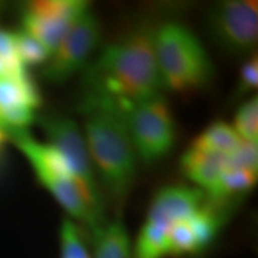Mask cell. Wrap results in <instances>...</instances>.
Instances as JSON below:
<instances>
[{"label": "cell", "instance_id": "obj_12", "mask_svg": "<svg viewBox=\"0 0 258 258\" xmlns=\"http://www.w3.org/2000/svg\"><path fill=\"white\" fill-rule=\"evenodd\" d=\"M90 239L92 258H133V244L120 218L106 221Z\"/></svg>", "mask_w": 258, "mask_h": 258}, {"label": "cell", "instance_id": "obj_3", "mask_svg": "<svg viewBox=\"0 0 258 258\" xmlns=\"http://www.w3.org/2000/svg\"><path fill=\"white\" fill-rule=\"evenodd\" d=\"M154 49L163 90L191 93L213 82L215 69L201 40L186 25L165 22L154 30Z\"/></svg>", "mask_w": 258, "mask_h": 258}, {"label": "cell", "instance_id": "obj_14", "mask_svg": "<svg viewBox=\"0 0 258 258\" xmlns=\"http://www.w3.org/2000/svg\"><path fill=\"white\" fill-rule=\"evenodd\" d=\"M60 258H92L86 234L76 222L63 218L59 232Z\"/></svg>", "mask_w": 258, "mask_h": 258}, {"label": "cell", "instance_id": "obj_11", "mask_svg": "<svg viewBox=\"0 0 258 258\" xmlns=\"http://www.w3.org/2000/svg\"><path fill=\"white\" fill-rule=\"evenodd\" d=\"M234 156H225L189 146L180 158L179 165L183 175L192 183V186L202 190L207 198H211L221 177L233 163Z\"/></svg>", "mask_w": 258, "mask_h": 258}, {"label": "cell", "instance_id": "obj_16", "mask_svg": "<svg viewBox=\"0 0 258 258\" xmlns=\"http://www.w3.org/2000/svg\"><path fill=\"white\" fill-rule=\"evenodd\" d=\"M16 50L19 62L24 69L30 66H43L49 59L50 53L40 41L22 29L14 31Z\"/></svg>", "mask_w": 258, "mask_h": 258}, {"label": "cell", "instance_id": "obj_9", "mask_svg": "<svg viewBox=\"0 0 258 258\" xmlns=\"http://www.w3.org/2000/svg\"><path fill=\"white\" fill-rule=\"evenodd\" d=\"M101 40V22L90 6L76 19L42 66V77L50 84L66 83L85 69L98 50Z\"/></svg>", "mask_w": 258, "mask_h": 258}, {"label": "cell", "instance_id": "obj_20", "mask_svg": "<svg viewBox=\"0 0 258 258\" xmlns=\"http://www.w3.org/2000/svg\"><path fill=\"white\" fill-rule=\"evenodd\" d=\"M28 73V71H15L9 66L8 63L4 62L0 59V79L8 78V77H16V76H22V74Z\"/></svg>", "mask_w": 258, "mask_h": 258}, {"label": "cell", "instance_id": "obj_18", "mask_svg": "<svg viewBox=\"0 0 258 258\" xmlns=\"http://www.w3.org/2000/svg\"><path fill=\"white\" fill-rule=\"evenodd\" d=\"M0 59L15 71H28L22 66L16 50L14 31L0 27Z\"/></svg>", "mask_w": 258, "mask_h": 258}, {"label": "cell", "instance_id": "obj_19", "mask_svg": "<svg viewBox=\"0 0 258 258\" xmlns=\"http://www.w3.org/2000/svg\"><path fill=\"white\" fill-rule=\"evenodd\" d=\"M10 143L9 134L5 131L0 129V172L5 165L6 151H8V144Z\"/></svg>", "mask_w": 258, "mask_h": 258}, {"label": "cell", "instance_id": "obj_2", "mask_svg": "<svg viewBox=\"0 0 258 258\" xmlns=\"http://www.w3.org/2000/svg\"><path fill=\"white\" fill-rule=\"evenodd\" d=\"M82 129L104 195L120 206L134 184L138 156L123 115L110 110L84 112Z\"/></svg>", "mask_w": 258, "mask_h": 258}, {"label": "cell", "instance_id": "obj_17", "mask_svg": "<svg viewBox=\"0 0 258 258\" xmlns=\"http://www.w3.org/2000/svg\"><path fill=\"white\" fill-rule=\"evenodd\" d=\"M258 85V57L257 53L244 57L241 63L235 92L239 97H245L256 91Z\"/></svg>", "mask_w": 258, "mask_h": 258}, {"label": "cell", "instance_id": "obj_6", "mask_svg": "<svg viewBox=\"0 0 258 258\" xmlns=\"http://www.w3.org/2000/svg\"><path fill=\"white\" fill-rule=\"evenodd\" d=\"M206 199L202 190L185 184L165 185L158 190L133 243V258H167L171 226Z\"/></svg>", "mask_w": 258, "mask_h": 258}, {"label": "cell", "instance_id": "obj_7", "mask_svg": "<svg viewBox=\"0 0 258 258\" xmlns=\"http://www.w3.org/2000/svg\"><path fill=\"white\" fill-rule=\"evenodd\" d=\"M124 118L139 161L154 165L172 152L176 121L163 92L138 103Z\"/></svg>", "mask_w": 258, "mask_h": 258}, {"label": "cell", "instance_id": "obj_4", "mask_svg": "<svg viewBox=\"0 0 258 258\" xmlns=\"http://www.w3.org/2000/svg\"><path fill=\"white\" fill-rule=\"evenodd\" d=\"M12 143L30 164L35 176L43 188L59 203L69 218L90 238L104 224L97 220L84 201L67 163L47 141H40L29 133L19 131L9 134Z\"/></svg>", "mask_w": 258, "mask_h": 258}, {"label": "cell", "instance_id": "obj_1", "mask_svg": "<svg viewBox=\"0 0 258 258\" xmlns=\"http://www.w3.org/2000/svg\"><path fill=\"white\" fill-rule=\"evenodd\" d=\"M154 30L132 29L103 47L80 72L83 112L125 115L138 103L163 92L154 49Z\"/></svg>", "mask_w": 258, "mask_h": 258}, {"label": "cell", "instance_id": "obj_8", "mask_svg": "<svg viewBox=\"0 0 258 258\" xmlns=\"http://www.w3.org/2000/svg\"><path fill=\"white\" fill-rule=\"evenodd\" d=\"M206 28L220 49L235 56H249L256 53L258 42V3L253 0L215 3L206 15Z\"/></svg>", "mask_w": 258, "mask_h": 258}, {"label": "cell", "instance_id": "obj_10", "mask_svg": "<svg viewBox=\"0 0 258 258\" xmlns=\"http://www.w3.org/2000/svg\"><path fill=\"white\" fill-rule=\"evenodd\" d=\"M90 6L84 0H38L28 3L22 10L21 29L40 41L51 54L76 19Z\"/></svg>", "mask_w": 258, "mask_h": 258}, {"label": "cell", "instance_id": "obj_5", "mask_svg": "<svg viewBox=\"0 0 258 258\" xmlns=\"http://www.w3.org/2000/svg\"><path fill=\"white\" fill-rule=\"evenodd\" d=\"M37 120L50 144L61 154L72 171L76 184L90 211L101 224L109 220L105 211V198L95 169L83 131L72 118L60 114L37 116Z\"/></svg>", "mask_w": 258, "mask_h": 258}, {"label": "cell", "instance_id": "obj_15", "mask_svg": "<svg viewBox=\"0 0 258 258\" xmlns=\"http://www.w3.org/2000/svg\"><path fill=\"white\" fill-rule=\"evenodd\" d=\"M232 127L245 143L257 145L258 143V99L250 96L235 111Z\"/></svg>", "mask_w": 258, "mask_h": 258}, {"label": "cell", "instance_id": "obj_13", "mask_svg": "<svg viewBox=\"0 0 258 258\" xmlns=\"http://www.w3.org/2000/svg\"><path fill=\"white\" fill-rule=\"evenodd\" d=\"M245 144L239 135L235 133L231 123L217 120L208 124L198 137L192 140L190 146L208 152L220 153L225 156H234Z\"/></svg>", "mask_w": 258, "mask_h": 258}]
</instances>
